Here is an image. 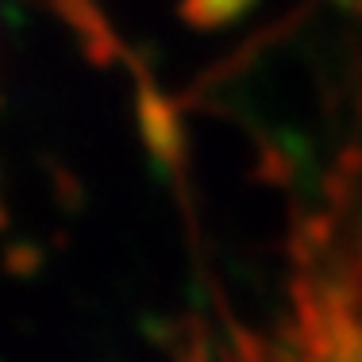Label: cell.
I'll list each match as a JSON object with an SVG mask.
<instances>
[{"label": "cell", "mask_w": 362, "mask_h": 362, "mask_svg": "<svg viewBox=\"0 0 362 362\" xmlns=\"http://www.w3.org/2000/svg\"><path fill=\"white\" fill-rule=\"evenodd\" d=\"M185 362H362V247H313L274 320L223 324Z\"/></svg>", "instance_id": "1"}]
</instances>
